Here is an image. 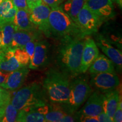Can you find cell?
<instances>
[{
	"label": "cell",
	"instance_id": "cb8c5ba5",
	"mask_svg": "<svg viewBox=\"0 0 122 122\" xmlns=\"http://www.w3.org/2000/svg\"><path fill=\"white\" fill-rule=\"evenodd\" d=\"M0 31L2 36L3 48H10L15 28L13 23H10L0 27Z\"/></svg>",
	"mask_w": 122,
	"mask_h": 122
},
{
	"label": "cell",
	"instance_id": "7402d4cb",
	"mask_svg": "<svg viewBox=\"0 0 122 122\" xmlns=\"http://www.w3.org/2000/svg\"><path fill=\"white\" fill-rule=\"evenodd\" d=\"M68 113L60 103H49V110L45 116V122H59Z\"/></svg>",
	"mask_w": 122,
	"mask_h": 122
},
{
	"label": "cell",
	"instance_id": "277c9868",
	"mask_svg": "<svg viewBox=\"0 0 122 122\" xmlns=\"http://www.w3.org/2000/svg\"><path fill=\"white\" fill-rule=\"evenodd\" d=\"M42 85L33 82L16 92L11 98L10 102L18 111L28 107L48 103Z\"/></svg>",
	"mask_w": 122,
	"mask_h": 122
},
{
	"label": "cell",
	"instance_id": "4316f807",
	"mask_svg": "<svg viewBox=\"0 0 122 122\" xmlns=\"http://www.w3.org/2000/svg\"><path fill=\"white\" fill-rule=\"evenodd\" d=\"M11 94L7 89L0 86V107H4L10 102Z\"/></svg>",
	"mask_w": 122,
	"mask_h": 122
},
{
	"label": "cell",
	"instance_id": "f35d334b",
	"mask_svg": "<svg viewBox=\"0 0 122 122\" xmlns=\"http://www.w3.org/2000/svg\"><path fill=\"white\" fill-rule=\"evenodd\" d=\"M112 1H115V0H111Z\"/></svg>",
	"mask_w": 122,
	"mask_h": 122
},
{
	"label": "cell",
	"instance_id": "6da1fadb",
	"mask_svg": "<svg viewBox=\"0 0 122 122\" xmlns=\"http://www.w3.org/2000/svg\"><path fill=\"white\" fill-rule=\"evenodd\" d=\"M85 37L66 36L60 40L56 52L57 67L72 79L81 74L80 65Z\"/></svg>",
	"mask_w": 122,
	"mask_h": 122
},
{
	"label": "cell",
	"instance_id": "5bb4252c",
	"mask_svg": "<svg viewBox=\"0 0 122 122\" xmlns=\"http://www.w3.org/2000/svg\"><path fill=\"white\" fill-rule=\"evenodd\" d=\"M96 44L102 52L116 65L119 70L121 71L122 67V53L118 49L115 48L110 43L109 41L101 35L96 37Z\"/></svg>",
	"mask_w": 122,
	"mask_h": 122
},
{
	"label": "cell",
	"instance_id": "484cf974",
	"mask_svg": "<svg viewBox=\"0 0 122 122\" xmlns=\"http://www.w3.org/2000/svg\"><path fill=\"white\" fill-rule=\"evenodd\" d=\"M14 54L21 66H26L30 63V57L24 49H14Z\"/></svg>",
	"mask_w": 122,
	"mask_h": 122
},
{
	"label": "cell",
	"instance_id": "f1b7e54d",
	"mask_svg": "<svg viewBox=\"0 0 122 122\" xmlns=\"http://www.w3.org/2000/svg\"><path fill=\"white\" fill-rule=\"evenodd\" d=\"M112 119H113V122H121L122 121V97H120V100L119 101Z\"/></svg>",
	"mask_w": 122,
	"mask_h": 122
},
{
	"label": "cell",
	"instance_id": "5b68a950",
	"mask_svg": "<svg viewBox=\"0 0 122 122\" xmlns=\"http://www.w3.org/2000/svg\"><path fill=\"white\" fill-rule=\"evenodd\" d=\"M70 81V94L67 102L62 104L68 114L75 112L86 101L92 93V89L88 83L86 76L79 75L72 78Z\"/></svg>",
	"mask_w": 122,
	"mask_h": 122
},
{
	"label": "cell",
	"instance_id": "8fae6325",
	"mask_svg": "<svg viewBox=\"0 0 122 122\" xmlns=\"http://www.w3.org/2000/svg\"><path fill=\"white\" fill-rule=\"evenodd\" d=\"M99 50L95 41L89 36H85L81 59L80 72L84 74L98 56Z\"/></svg>",
	"mask_w": 122,
	"mask_h": 122
},
{
	"label": "cell",
	"instance_id": "d6a6232c",
	"mask_svg": "<svg viewBox=\"0 0 122 122\" xmlns=\"http://www.w3.org/2000/svg\"><path fill=\"white\" fill-rule=\"evenodd\" d=\"M98 122H112L113 120L111 118L105 113L104 111H102L99 115L97 116Z\"/></svg>",
	"mask_w": 122,
	"mask_h": 122
},
{
	"label": "cell",
	"instance_id": "603a6c76",
	"mask_svg": "<svg viewBox=\"0 0 122 122\" xmlns=\"http://www.w3.org/2000/svg\"><path fill=\"white\" fill-rule=\"evenodd\" d=\"M85 2L86 0H67L65 1L61 7L76 24L77 15L84 5Z\"/></svg>",
	"mask_w": 122,
	"mask_h": 122
},
{
	"label": "cell",
	"instance_id": "d6986e66",
	"mask_svg": "<svg viewBox=\"0 0 122 122\" xmlns=\"http://www.w3.org/2000/svg\"><path fill=\"white\" fill-rule=\"evenodd\" d=\"M88 70H89V72L91 74L115 71L113 62L107 57L102 54H99L98 57L93 62Z\"/></svg>",
	"mask_w": 122,
	"mask_h": 122
},
{
	"label": "cell",
	"instance_id": "7a4b0ae2",
	"mask_svg": "<svg viewBox=\"0 0 122 122\" xmlns=\"http://www.w3.org/2000/svg\"><path fill=\"white\" fill-rule=\"evenodd\" d=\"M70 78L57 67H51L46 72L42 87L50 102L65 104L70 94Z\"/></svg>",
	"mask_w": 122,
	"mask_h": 122
},
{
	"label": "cell",
	"instance_id": "d590c367",
	"mask_svg": "<svg viewBox=\"0 0 122 122\" xmlns=\"http://www.w3.org/2000/svg\"><path fill=\"white\" fill-rule=\"evenodd\" d=\"M5 109V107H0V121H1V119H2L3 116L4 115Z\"/></svg>",
	"mask_w": 122,
	"mask_h": 122
},
{
	"label": "cell",
	"instance_id": "e575fe53",
	"mask_svg": "<svg viewBox=\"0 0 122 122\" xmlns=\"http://www.w3.org/2000/svg\"><path fill=\"white\" fill-rule=\"evenodd\" d=\"M10 72H6V71L0 70V86L5 83Z\"/></svg>",
	"mask_w": 122,
	"mask_h": 122
},
{
	"label": "cell",
	"instance_id": "f546056e",
	"mask_svg": "<svg viewBox=\"0 0 122 122\" xmlns=\"http://www.w3.org/2000/svg\"><path fill=\"white\" fill-rule=\"evenodd\" d=\"M14 5L18 9L25 10L30 13V10L29 9L26 0H11Z\"/></svg>",
	"mask_w": 122,
	"mask_h": 122
},
{
	"label": "cell",
	"instance_id": "ffe728a7",
	"mask_svg": "<svg viewBox=\"0 0 122 122\" xmlns=\"http://www.w3.org/2000/svg\"><path fill=\"white\" fill-rule=\"evenodd\" d=\"M30 12L26 10L18 9L13 22L15 26V30H39L30 22Z\"/></svg>",
	"mask_w": 122,
	"mask_h": 122
},
{
	"label": "cell",
	"instance_id": "3957f363",
	"mask_svg": "<svg viewBox=\"0 0 122 122\" xmlns=\"http://www.w3.org/2000/svg\"><path fill=\"white\" fill-rule=\"evenodd\" d=\"M49 25L51 37L57 39L66 36H81L80 30L71 17L61 6L51 9L49 16Z\"/></svg>",
	"mask_w": 122,
	"mask_h": 122
},
{
	"label": "cell",
	"instance_id": "1f68e13d",
	"mask_svg": "<svg viewBox=\"0 0 122 122\" xmlns=\"http://www.w3.org/2000/svg\"><path fill=\"white\" fill-rule=\"evenodd\" d=\"M79 122H98L97 117L86 115H78Z\"/></svg>",
	"mask_w": 122,
	"mask_h": 122
},
{
	"label": "cell",
	"instance_id": "4dcf8cb0",
	"mask_svg": "<svg viewBox=\"0 0 122 122\" xmlns=\"http://www.w3.org/2000/svg\"><path fill=\"white\" fill-rule=\"evenodd\" d=\"M64 0H42V3L48 6L50 9L59 6L60 4Z\"/></svg>",
	"mask_w": 122,
	"mask_h": 122
},
{
	"label": "cell",
	"instance_id": "74e56055",
	"mask_svg": "<svg viewBox=\"0 0 122 122\" xmlns=\"http://www.w3.org/2000/svg\"><path fill=\"white\" fill-rule=\"evenodd\" d=\"M2 0H0V4H1V2H2Z\"/></svg>",
	"mask_w": 122,
	"mask_h": 122
},
{
	"label": "cell",
	"instance_id": "44dd1931",
	"mask_svg": "<svg viewBox=\"0 0 122 122\" xmlns=\"http://www.w3.org/2000/svg\"><path fill=\"white\" fill-rule=\"evenodd\" d=\"M17 10L11 0H2L0 4V27L13 23Z\"/></svg>",
	"mask_w": 122,
	"mask_h": 122
},
{
	"label": "cell",
	"instance_id": "8992f818",
	"mask_svg": "<svg viewBox=\"0 0 122 122\" xmlns=\"http://www.w3.org/2000/svg\"><path fill=\"white\" fill-rule=\"evenodd\" d=\"M103 21L84 4L77 15L76 25L84 37L96 34Z\"/></svg>",
	"mask_w": 122,
	"mask_h": 122
},
{
	"label": "cell",
	"instance_id": "ac0fdd59",
	"mask_svg": "<svg viewBox=\"0 0 122 122\" xmlns=\"http://www.w3.org/2000/svg\"><path fill=\"white\" fill-rule=\"evenodd\" d=\"M120 97V92L117 89L103 93V111L112 119Z\"/></svg>",
	"mask_w": 122,
	"mask_h": 122
},
{
	"label": "cell",
	"instance_id": "e0dca14e",
	"mask_svg": "<svg viewBox=\"0 0 122 122\" xmlns=\"http://www.w3.org/2000/svg\"><path fill=\"white\" fill-rule=\"evenodd\" d=\"M22 67L15 58L14 49L7 48L0 50V70L11 72Z\"/></svg>",
	"mask_w": 122,
	"mask_h": 122
},
{
	"label": "cell",
	"instance_id": "9c48e42d",
	"mask_svg": "<svg viewBox=\"0 0 122 122\" xmlns=\"http://www.w3.org/2000/svg\"><path fill=\"white\" fill-rule=\"evenodd\" d=\"M50 47L46 40H40L36 43L33 57L29 63L28 68L40 70L45 68L49 63Z\"/></svg>",
	"mask_w": 122,
	"mask_h": 122
},
{
	"label": "cell",
	"instance_id": "d4e9b609",
	"mask_svg": "<svg viewBox=\"0 0 122 122\" xmlns=\"http://www.w3.org/2000/svg\"><path fill=\"white\" fill-rule=\"evenodd\" d=\"M19 111L13 106L11 102L8 103L5 109L4 115L1 119L2 122H16Z\"/></svg>",
	"mask_w": 122,
	"mask_h": 122
},
{
	"label": "cell",
	"instance_id": "30bf717a",
	"mask_svg": "<svg viewBox=\"0 0 122 122\" xmlns=\"http://www.w3.org/2000/svg\"><path fill=\"white\" fill-rule=\"evenodd\" d=\"M48 110L49 102L25 107L19 111L16 122H45V116Z\"/></svg>",
	"mask_w": 122,
	"mask_h": 122
},
{
	"label": "cell",
	"instance_id": "7c38bea8",
	"mask_svg": "<svg viewBox=\"0 0 122 122\" xmlns=\"http://www.w3.org/2000/svg\"><path fill=\"white\" fill-rule=\"evenodd\" d=\"M103 93L96 90L92 93L84 106L76 113L77 115L97 117L103 111Z\"/></svg>",
	"mask_w": 122,
	"mask_h": 122
},
{
	"label": "cell",
	"instance_id": "8d00e7d4",
	"mask_svg": "<svg viewBox=\"0 0 122 122\" xmlns=\"http://www.w3.org/2000/svg\"><path fill=\"white\" fill-rule=\"evenodd\" d=\"M3 48V43H2V36L0 31V50Z\"/></svg>",
	"mask_w": 122,
	"mask_h": 122
},
{
	"label": "cell",
	"instance_id": "ba28073f",
	"mask_svg": "<svg viewBox=\"0 0 122 122\" xmlns=\"http://www.w3.org/2000/svg\"><path fill=\"white\" fill-rule=\"evenodd\" d=\"M51 10L48 6L41 3L30 10V22L46 37H51L49 25V16Z\"/></svg>",
	"mask_w": 122,
	"mask_h": 122
},
{
	"label": "cell",
	"instance_id": "52a82bcc",
	"mask_svg": "<svg viewBox=\"0 0 122 122\" xmlns=\"http://www.w3.org/2000/svg\"><path fill=\"white\" fill-rule=\"evenodd\" d=\"M119 84V78L115 71L91 74L90 86L103 93L117 89Z\"/></svg>",
	"mask_w": 122,
	"mask_h": 122
},
{
	"label": "cell",
	"instance_id": "9a60e30c",
	"mask_svg": "<svg viewBox=\"0 0 122 122\" xmlns=\"http://www.w3.org/2000/svg\"><path fill=\"white\" fill-rule=\"evenodd\" d=\"M30 72L28 67L23 66L11 71L4 84L0 86L11 91H16L23 84Z\"/></svg>",
	"mask_w": 122,
	"mask_h": 122
},
{
	"label": "cell",
	"instance_id": "2e32d148",
	"mask_svg": "<svg viewBox=\"0 0 122 122\" xmlns=\"http://www.w3.org/2000/svg\"><path fill=\"white\" fill-rule=\"evenodd\" d=\"M41 32L39 30H16L14 34L10 48L24 49L27 43L34 40H40Z\"/></svg>",
	"mask_w": 122,
	"mask_h": 122
},
{
	"label": "cell",
	"instance_id": "4fadbf2b",
	"mask_svg": "<svg viewBox=\"0 0 122 122\" xmlns=\"http://www.w3.org/2000/svg\"><path fill=\"white\" fill-rule=\"evenodd\" d=\"M85 4L102 21L115 16L113 3L111 0H86Z\"/></svg>",
	"mask_w": 122,
	"mask_h": 122
},
{
	"label": "cell",
	"instance_id": "836d02e7",
	"mask_svg": "<svg viewBox=\"0 0 122 122\" xmlns=\"http://www.w3.org/2000/svg\"><path fill=\"white\" fill-rule=\"evenodd\" d=\"M26 1L28 6L30 10L42 2V0H26Z\"/></svg>",
	"mask_w": 122,
	"mask_h": 122
},
{
	"label": "cell",
	"instance_id": "83f0119b",
	"mask_svg": "<svg viewBox=\"0 0 122 122\" xmlns=\"http://www.w3.org/2000/svg\"><path fill=\"white\" fill-rule=\"evenodd\" d=\"M39 40H34L30 41L28 43H27L26 45L24 46V49L26 51L27 54H28L29 57H30V62L32 58L33 54H34L35 46H36L37 41Z\"/></svg>",
	"mask_w": 122,
	"mask_h": 122
}]
</instances>
